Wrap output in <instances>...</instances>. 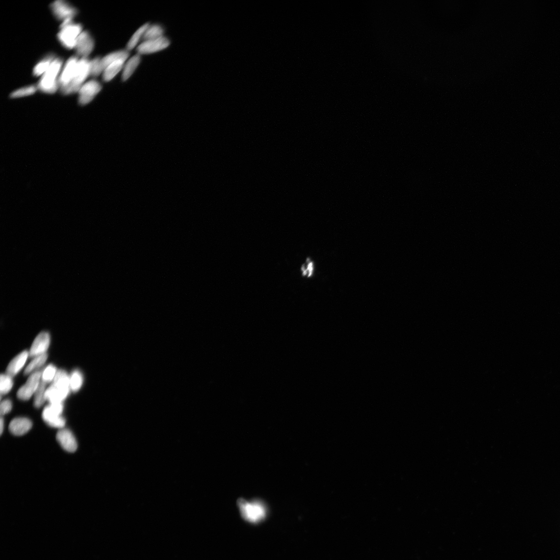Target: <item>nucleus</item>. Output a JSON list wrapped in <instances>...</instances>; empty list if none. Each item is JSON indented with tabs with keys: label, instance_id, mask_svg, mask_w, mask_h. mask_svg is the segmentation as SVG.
Listing matches in <instances>:
<instances>
[{
	"label": "nucleus",
	"instance_id": "1",
	"mask_svg": "<svg viewBox=\"0 0 560 560\" xmlns=\"http://www.w3.org/2000/svg\"><path fill=\"white\" fill-rule=\"evenodd\" d=\"M93 96L94 90L92 87H83L58 123L56 134L70 141H81L85 137L89 130L87 113Z\"/></svg>",
	"mask_w": 560,
	"mask_h": 560
},
{
	"label": "nucleus",
	"instance_id": "2",
	"mask_svg": "<svg viewBox=\"0 0 560 560\" xmlns=\"http://www.w3.org/2000/svg\"><path fill=\"white\" fill-rule=\"evenodd\" d=\"M136 92L131 86H122L116 96L112 111L103 127L91 133V139L96 143H103L119 137L123 126L135 112Z\"/></svg>",
	"mask_w": 560,
	"mask_h": 560
},
{
	"label": "nucleus",
	"instance_id": "3",
	"mask_svg": "<svg viewBox=\"0 0 560 560\" xmlns=\"http://www.w3.org/2000/svg\"><path fill=\"white\" fill-rule=\"evenodd\" d=\"M91 42V46L86 51V58L93 68L103 74L112 72L116 57L123 48L124 40L119 35L108 32L93 35Z\"/></svg>",
	"mask_w": 560,
	"mask_h": 560
},
{
	"label": "nucleus",
	"instance_id": "4",
	"mask_svg": "<svg viewBox=\"0 0 560 560\" xmlns=\"http://www.w3.org/2000/svg\"><path fill=\"white\" fill-rule=\"evenodd\" d=\"M77 16L87 30L94 34L109 32L117 19L115 13L94 0H87L76 6Z\"/></svg>",
	"mask_w": 560,
	"mask_h": 560
},
{
	"label": "nucleus",
	"instance_id": "5",
	"mask_svg": "<svg viewBox=\"0 0 560 560\" xmlns=\"http://www.w3.org/2000/svg\"><path fill=\"white\" fill-rule=\"evenodd\" d=\"M256 63L249 56L244 55L235 59L218 61L206 71L207 82H225L248 74Z\"/></svg>",
	"mask_w": 560,
	"mask_h": 560
},
{
	"label": "nucleus",
	"instance_id": "6",
	"mask_svg": "<svg viewBox=\"0 0 560 560\" xmlns=\"http://www.w3.org/2000/svg\"><path fill=\"white\" fill-rule=\"evenodd\" d=\"M152 134L147 122L136 120L123 129L119 136V155L122 158L133 156Z\"/></svg>",
	"mask_w": 560,
	"mask_h": 560
},
{
	"label": "nucleus",
	"instance_id": "7",
	"mask_svg": "<svg viewBox=\"0 0 560 560\" xmlns=\"http://www.w3.org/2000/svg\"><path fill=\"white\" fill-rule=\"evenodd\" d=\"M142 68L140 57L133 48H123L116 57L112 74L116 83L130 86L139 77Z\"/></svg>",
	"mask_w": 560,
	"mask_h": 560
},
{
	"label": "nucleus",
	"instance_id": "8",
	"mask_svg": "<svg viewBox=\"0 0 560 560\" xmlns=\"http://www.w3.org/2000/svg\"><path fill=\"white\" fill-rule=\"evenodd\" d=\"M76 506L74 500L68 497L62 498L51 511L44 527V534L53 536L59 534L69 528L74 521Z\"/></svg>",
	"mask_w": 560,
	"mask_h": 560
},
{
	"label": "nucleus",
	"instance_id": "9",
	"mask_svg": "<svg viewBox=\"0 0 560 560\" xmlns=\"http://www.w3.org/2000/svg\"><path fill=\"white\" fill-rule=\"evenodd\" d=\"M118 91L119 89L115 84L107 85L100 91L89 116L90 134L96 132L105 125L110 117Z\"/></svg>",
	"mask_w": 560,
	"mask_h": 560
},
{
	"label": "nucleus",
	"instance_id": "10",
	"mask_svg": "<svg viewBox=\"0 0 560 560\" xmlns=\"http://www.w3.org/2000/svg\"><path fill=\"white\" fill-rule=\"evenodd\" d=\"M44 528L36 526L20 538L10 554L11 560H27L33 554L41 540Z\"/></svg>",
	"mask_w": 560,
	"mask_h": 560
},
{
	"label": "nucleus",
	"instance_id": "11",
	"mask_svg": "<svg viewBox=\"0 0 560 560\" xmlns=\"http://www.w3.org/2000/svg\"><path fill=\"white\" fill-rule=\"evenodd\" d=\"M211 92L210 82H203L188 94L185 101L183 120L188 122L197 114L205 104Z\"/></svg>",
	"mask_w": 560,
	"mask_h": 560
},
{
	"label": "nucleus",
	"instance_id": "12",
	"mask_svg": "<svg viewBox=\"0 0 560 560\" xmlns=\"http://www.w3.org/2000/svg\"><path fill=\"white\" fill-rule=\"evenodd\" d=\"M193 84L194 79L190 74L172 77L152 87V96H154L157 105L159 100L169 96V93L178 91L188 92Z\"/></svg>",
	"mask_w": 560,
	"mask_h": 560
},
{
	"label": "nucleus",
	"instance_id": "13",
	"mask_svg": "<svg viewBox=\"0 0 560 560\" xmlns=\"http://www.w3.org/2000/svg\"><path fill=\"white\" fill-rule=\"evenodd\" d=\"M188 92L178 91L169 93L159 101L155 108V119L157 122L162 123L171 118V116L178 109L185 104Z\"/></svg>",
	"mask_w": 560,
	"mask_h": 560
},
{
	"label": "nucleus",
	"instance_id": "14",
	"mask_svg": "<svg viewBox=\"0 0 560 560\" xmlns=\"http://www.w3.org/2000/svg\"><path fill=\"white\" fill-rule=\"evenodd\" d=\"M84 87L81 82H74L65 86L56 97L51 101L49 112L53 115H58L65 112V110L74 103L79 91Z\"/></svg>",
	"mask_w": 560,
	"mask_h": 560
},
{
	"label": "nucleus",
	"instance_id": "15",
	"mask_svg": "<svg viewBox=\"0 0 560 560\" xmlns=\"http://www.w3.org/2000/svg\"><path fill=\"white\" fill-rule=\"evenodd\" d=\"M246 45L245 41L237 37L224 38L218 46L214 59L218 61L235 59L245 54Z\"/></svg>",
	"mask_w": 560,
	"mask_h": 560
},
{
	"label": "nucleus",
	"instance_id": "16",
	"mask_svg": "<svg viewBox=\"0 0 560 560\" xmlns=\"http://www.w3.org/2000/svg\"><path fill=\"white\" fill-rule=\"evenodd\" d=\"M223 39V35H218L203 47L198 56H196L191 65L190 70H189L192 77L198 75L205 69L209 61L212 59V57H214L216 51Z\"/></svg>",
	"mask_w": 560,
	"mask_h": 560
},
{
	"label": "nucleus",
	"instance_id": "17",
	"mask_svg": "<svg viewBox=\"0 0 560 560\" xmlns=\"http://www.w3.org/2000/svg\"><path fill=\"white\" fill-rule=\"evenodd\" d=\"M72 533L70 530L51 537L39 552L36 560H46L51 555L63 549L70 542Z\"/></svg>",
	"mask_w": 560,
	"mask_h": 560
},
{
	"label": "nucleus",
	"instance_id": "18",
	"mask_svg": "<svg viewBox=\"0 0 560 560\" xmlns=\"http://www.w3.org/2000/svg\"><path fill=\"white\" fill-rule=\"evenodd\" d=\"M56 134L53 128L42 129L19 138L15 145L18 148H27L52 141Z\"/></svg>",
	"mask_w": 560,
	"mask_h": 560
},
{
	"label": "nucleus",
	"instance_id": "19",
	"mask_svg": "<svg viewBox=\"0 0 560 560\" xmlns=\"http://www.w3.org/2000/svg\"><path fill=\"white\" fill-rule=\"evenodd\" d=\"M157 103L152 96V87L145 85L136 92L135 112L141 115H148Z\"/></svg>",
	"mask_w": 560,
	"mask_h": 560
},
{
	"label": "nucleus",
	"instance_id": "20",
	"mask_svg": "<svg viewBox=\"0 0 560 560\" xmlns=\"http://www.w3.org/2000/svg\"><path fill=\"white\" fill-rule=\"evenodd\" d=\"M85 558L84 550L76 547L68 552V554L63 557V560H85Z\"/></svg>",
	"mask_w": 560,
	"mask_h": 560
},
{
	"label": "nucleus",
	"instance_id": "21",
	"mask_svg": "<svg viewBox=\"0 0 560 560\" xmlns=\"http://www.w3.org/2000/svg\"><path fill=\"white\" fill-rule=\"evenodd\" d=\"M85 560H101V559L96 555L90 554L86 556Z\"/></svg>",
	"mask_w": 560,
	"mask_h": 560
},
{
	"label": "nucleus",
	"instance_id": "22",
	"mask_svg": "<svg viewBox=\"0 0 560 560\" xmlns=\"http://www.w3.org/2000/svg\"><path fill=\"white\" fill-rule=\"evenodd\" d=\"M108 560H122V558L118 555H112L108 559Z\"/></svg>",
	"mask_w": 560,
	"mask_h": 560
},
{
	"label": "nucleus",
	"instance_id": "23",
	"mask_svg": "<svg viewBox=\"0 0 560 560\" xmlns=\"http://www.w3.org/2000/svg\"><path fill=\"white\" fill-rule=\"evenodd\" d=\"M49 560H63V557L62 556H55Z\"/></svg>",
	"mask_w": 560,
	"mask_h": 560
}]
</instances>
